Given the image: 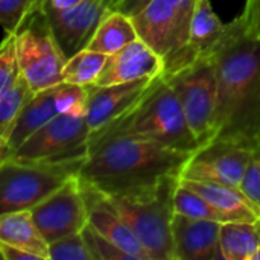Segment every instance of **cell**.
<instances>
[{
    "mask_svg": "<svg viewBox=\"0 0 260 260\" xmlns=\"http://www.w3.org/2000/svg\"><path fill=\"white\" fill-rule=\"evenodd\" d=\"M0 253L5 260H41L37 254L6 242H0Z\"/></svg>",
    "mask_w": 260,
    "mask_h": 260,
    "instance_id": "obj_34",
    "label": "cell"
},
{
    "mask_svg": "<svg viewBox=\"0 0 260 260\" xmlns=\"http://www.w3.org/2000/svg\"><path fill=\"white\" fill-rule=\"evenodd\" d=\"M157 76L107 87H99L94 84L87 85L85 119L90 131L94 133L101 129L136 107L148 93Z\"/></svg>",
    "mask_w": 260,
    "mask_h": 260,
    "instance_id": "obj_13",
    "label": "cell"
},
{
    "mask_svg": "<svg viewBox=\"0 0 260 260\" xmlns=\"http://www.w3.org/2000/svg\"><path fill=\"white\" fill-rule=\"evenodd\" d=\"M0 242H6L49 260V244L38 230L32 210L0 213Z\"/></svg>",
    "mask_w": 260,
    "mask_h": 260,
    "instance_id": "obj_20",
    "label": "cell"
},
{
    "mask_svg": "<svg viewBox=\"0 0 260 260\" xmlns=\"http://www.w3.org/2000/svg\"><path fill=\"white\" fill-rule=\"evenodd\" d=\"M248 26V30L260 38V0H247L245 11L241 14Z\"/></svg>",
    "mask_w": 260,
    "mask_h": 260,
    "instance_id": "obj_33",
    "label": "cell"
},
{
    "mask_svg": "<svg viewBox=\"0 0 260 260\" xmlns=\"http://www.w3.org/2000/svg\"><path fill=\"white\" fill-rule=\"evenodd\" d=\"M55 104L59 114L85 113L87 87H81L69 82H61L55 85Z\"/></svg>",
    "mask_w": 260,
    "mask_h": 260,
    "instance_id": "obj_29",
    "label": "cell"
},
{
    "mask_svg": "<svg viewBox=\"0 0 260 260\" xmlns=\"http://www.w3.org/2000/svg\"><path fill=\"white\" fill-rule=\"evenodd\" d=\"M21 76L15 34H5L0 46V94L8 91Z\"/></svg>",
    "mask_w": 260,
    "mask_h": 260,
    "instance_id": "obj_27",
    "label": "cell"
},
{
    "mask_svg": "<svg viewBox=\"0 0 260 260\" xmlns=\"http://www.w3.org/2000/svg\"><path fill=\"white\" fill-rule=\"evenodd\" d=\"M35 94L27 79L21 73L17 82L3 94H0V145L6 142L11 126L17 120L26 102Z\"/></svg>",
    "mask_w": 260,
    "mask_h": 260,
    "instance_id": "obj_24",
    "label": "cell"
},
{
    "mask_svg": "<svg viewBox=\"0 0 260 260\" xmlns=\"http://www.w3.org/2000/svg\"><path fill=\"white\" fill-rule=\"evenodd\" d=\"M84 239L93 254L94 260H137L131 254L120 250L117 245H114L111 241L104 238L101 233H98L91 225H85L82 230Z\"/></svg>",
    "mask_w": 260,
    "mask_h": 260,
    "instance_id": "obj_30",
    "label": "cell"
},
{
    "mask_svg": "<svg viewBox=\"0 0 260 260\" xmlns=\"http://www.w3.org/2000/svg\"><path fill=\"white\" fill-rule=\"evenodd\" d=\"M15 41L21 73L35 93L62 82L67 58L56 43L43 9L35 12L15 34Z\"/></svg>",
    "mask_w": 260,
    "mask_h": 260,
    "instance_id": "obj_8",
    "label": "cell"
},
{
    "mask_svg": "<svg viewBox=\"0 0 260 260\" xmlns=\"http://www.w3.org/2000/svg\"><path fill=\"white\" fill-rule=\"evenodd\" d=\"M110 134L134 136L175 151L195 152L201 148L189 126L174 88L165 79L163 73L154 79L151 88L136 107L111 123L91 133L90 137Z\"/></svg>",
    "mask_w": 260,
    "mask_h": 260,
    "instance_id": "obj_3",
    "label": "cell"
},
{
    "mask_svg": "<svg viewBox=\"0 0 260 260\" xmlns=\"http://www.w3.org/2000/svg\"><path fill=\"white\" fill-rule=\"evenodd\" d=\"M221 227L222 222L197 219L175 212L172 219L175 260L221 259Z\"/></svg>",
    "mask_w": 260,
    "mask_h": 260,
    "instance_id": "obj_16",
    "label": "cell"
},
{
    "mask_svg": "<svg viewBox=\"0 0 260 260\" xmlns=\"http://www.w3.org/2000/svg\"><path fill=\"white\" fill-rule=\"evenodd\" d=\"M49 260H94L82 232L66 236L49 245Z\"/></svg>",
    "mask_w": 260,
    "mask_h": 260,
    "instance_id": "obj_28",
    "label": "cell"
},
{
    "mask_svg": "<svg viewBox=\"0 0 260 260\" xmlns=\"http://www.w3.org/2000/svg\"><path fill=\"white\" fill-rule=\"evenodd\" d=\"M193 152L126 134L90 137L88 155L78 175L81 184L101 193L125 195L180 177Z\"/></svg>",
    "mask_w": 260,
    "mask_h": 260,
    "instance_id": "obj_2",
    "label": "cell"
},
{
    "mask_svg": "<svg viewBox=\"0 0 260 260\" xmlns=\"http://www.w3.org/2000/svg\"><path fill=\"white\" fill-rule=\"evenodd\" d=\"M136 40H139V34L133 18L113 9L99 24L87 49L111 55Z\"/></svg>",
    "mask_w": 260,
    "mask_h": 260,
    "instance_id": "obj_21",
    "label": "cell"
},
{
    "mask_svg": "<svg viewBox=\"0 0 260 260\" xmlns=\"http://www.w3.org/2000/svg\"><path fill=\"white\" fill-rule=\"evenodd\" d=\"M260 247V221L224 222L219 250L222 260H253Z\"/></svg>",
    "mask_w": 260,
    "mask_h": 260,
    "instance_id": "obj_22",
    "label": "cell"
},
{
    "mask_svg": "<svg viewBox=\"0 0 260 260\" xmlns=\"http://www.w3.org/2000/svg\"><path fill=\"white\" fill-rule=\"evenodd\" d=\"M84 161H0V213L34 209L78 177Z\"/></svg>",
    "mask_w": 260,
    "mask_h": 260,
    "instance_id": "obj_5",
    "label": "cell"
},
{
    "mask_svg": "<svg viewBox=\"0 0 260 260\" xmlns=\"http://www.w3.org/2000/svg\"><path fill=\"white\" fill-rule=\"evenodd\" d=\"M180 177H168L154 187L107 197L133 229L151 260H175L172 219Z\"/></svg>",
    "mask_w": 260,
    "mask_h": 260,
    "instance_id": "obj_4",
    "label": "cell"
},
{
    "mask_svg": "<svg viewBox=\"0 0 260 260\" xmlns=\"http://www.w3.org/2000/svg\"><path fill=\"white\" fill-rule=\"evenodd\" d=\"M108 55L84 49L69 58L62 69V82L87 87L94 84L102 73Z\"/></svg>",
    "mask_w": 260,
    "mask_h": 260,
    "instance_id": "obj_23",
    "label": "cell"
},
{
    "mask_svg": "<svg viewBox=\"0 0 260 260\" xmlns=\"http://www.w3.org/2000/svg\"><path fill=\"white\" fill-rule=\"evenodd\" d=\"M227 24L219 20L210 0H200L192 17L187 46L165 66L163 73H172L193 62L200 56L210 55L225 32Z\"/></svg>",
    "mask_w": 260,
    "mask_h": 260,
    "instance_id": "obj_17",
    "label": "cell"
},
{
    "mask_svg": "<svg viewBox=\"0 0 260 260\" xmlns=\"http://www.w3.org/2000/svg\"><path fill=\"white\" fill-rule=\"evenodd\" d=\"M90 134L85 113L58 114L6 160L30 163L85 160L88 155Z\"/></svg>",
    "mask_w": 260,
    "mask_h": 260,
    "instance_id": "obj_7",
    "label": "cell"
},
{
    "mask_svg": "<svg viewBox=\"0 0 260 260\" xmlns=\"http://www.w3.org/2000/svg\"><path fill=\"white\" fill-rule=\"evenodd\" d=\"M81 187L87 204L88 225H91L98 233H101L104 238H107L120 250L131 254L137 260H151L137 235L116 212L108 198L99 190L91 189L88 186L81 184Z\"/></svg>",
    "mask_w": 260,
    "mask_h": 260,
    "instance_id": "obj_14",
    "label": "cell"
},
{
    "mask_svg": "<svg viewBox=\"0 0 260 260\" xmlns=\"http://www.w3.org/2000/svg\"><path fill=\"white\" fill-rule=\"evenodd\" d=\"M180 183L201 193L210 204H213L229 222H256L260 221V210L253 201L239 189L216 181H200V180H183Z\"/></svg>",
    "mask_w": 260,
    "mask_h": 260,
    "instance_id": "obj_19",
    "label": "cell"
},
{
    "mask_svg": "<svg viewBox=\"0 0 260 260\" xmlns=\"http://www.w3.org/2000/svg\"><path fill=\"white\" fill-rule=\"evenodd\" d=\"M59 113L55 104V87L37 91L23 107L11 126L8 139L0 145V161L9 158L29 137L49 123Z\"/></svg>",
    "mask_w": 260,
    "mask_h": 260,
    "instance_id": "obj_18",
    "label": "cell"
},
{
    "mask_svg": "<svg viewBox=\"0 0 260 260\" xmlns=\"http://www.w3.org/2000/svg\"><path fill=\"white\" fill-rule=\"evenodd\" d=\"M82 0H47V3L56 9H67V8H72L78 3H81Z\"/></svg>",
    "mask_w": 260,
    "mask_h": 260,
    "instance_id": "obj_36",
    "label": "cell"
},
{
    "mask_svg": "<svg viewBox=\"0 0 260 260\" xmlns=\"http://www.w3.org/2000/svg\"><path fill=\"white\" fill-rule=\"evenodd\" d=\"M169 2L175 8V12H177L178 21H180V27H181L183 37L186 38V41H189V32H190L192 17L195 14L197 5H198L200 0H169Z\"/></svg>",
    "mask_w": 260,
    "mask_h": 260,
    "instance_id": "obj_32",
    "label": "cell"
},
{
    "mask_svg": "<svg viewBox=\"0 0 260 260\" xmlns=\"http://www.w3.org/2000/svg\"><path fill=\"white\" fill-rule=\"evenodd\" d=\"M175 212L197 219H210L222 224L229 222V219L201 193L184 186L183 183H180L175 190Z\"/></svg>",
    "mask_w": 260,
    "mask_h": 260,
    "instance_id": "obj_25",
    "label": "cell"
},
{
    "mask_svg": "<svg viewBox=\"0 0 260 260\" xmlns=\"http://www.w3.org/2000/svg\"><path fill=\"white\" fill-rule=\"evenodd\" d=\"M32 210L34 221L50 245L66 236L81 233L88 224V212L79 178L75 177Z\"/></svg>",
    "mask_w": 260,
    "mask_h": 260,
    "instance_id": "obj_9",
    "label": "cell"
},
{
    "mask_svg": "<svg viewBox=\"0 0 260 260\" xmlns=\"http://www.w3.org/2000/svg\"><path fill=\"white\" fill-rule=\"evenodd\" d=\"M110 2H111V5H113V8L116 9V8H117V5H119V3H120L122 0H110Z\"/></svg>",
    "mask_w": 260,
    "mask_h": 260,
    "instance_id": "obj_37",
    "label": "cell"
},
{
    "mask_svg": "<svg viewBox=\"0 0 260 260\" xmlns=\"http://www.w3.org/2000/svg\"><path fill=\"white\" fill-rule=\"evenodd\" d=\"M133 21L139 38L163 58L165 66L187 44L175 8L169 0H152L140 14L133 17Z\"/></svg>",
    "mask_w": 260,
    "mask_h": 260,
    "instance_id": "obj_12",
    "label": "cell"
},
{
    "mask_svg": "<svg viewBox=\"0 0 260 260\" xmlns=\"http://www.w3.org/2000/svg\"><path fill=\"white\" fill-rule=\"evenodd\" d=\"M113 9L110 0H82L67 9H56L46 2L43 8L52 34L67 59L88 47L99 24Z\"/></svg>",
    "mask_w": 260,
    "mask_h": 260,
    "instance_id": "obj_10",
    "label": "cell"
},
{
    "mask_svg": "<svg viewBox=\"0 0 260 260\" xmlns=\"http://www.w3.org/2000/svg\"><path fill=\"white\" fill-rule=\"evenodd\" d=\"M47 0H0V23L5 34H17L24 23L44 8Z\"/></svg>",
    "mask_w": 260,
    "mask_h": 260,
    "instance_id": "obj_26",
    "label": "cell"
},
{
    "mask_svg": "<svg viewBox=\"0 0 260 260\" xmlns=\"http://www.w3.org/2000/svg\"><path fill=\"white\" fill-rule=\"evenodd\" d=\"M163 72V58L139 38L116 53L108 55L105 67L96 79L94 85L107 87L131 82L142 78H154Z\"/></svg>",
    "mask_w": 260,
    "mask_h": 260,
    "instance_id": "obj_15",
    "label": "cell"
},
{
    "mask_svg": "<svg viewBox=\"0 0 260 260\" xmlns=\"http://www.w3.org/2000/svg\"><path fill=\"white\" fill-rule=\"evenodd\" d=\"M218 76L216 136L248 148L260 146V38L242 15L227 24L212 50Z\"/></svg>",
    "mask_w": 260,
    "mask_h": 260,
    "instance_id": "obj_1",
    "label": "cell"
},
{
    "mask_svg": "<svg viewBox=\"0 0 260 260\" xmlns=\"http://www.w3.org/2000/svg\"><path fill=\"white\" fill-rule=\"evenodd\" d=\"M251 154L253 148L229 140H212L193 152L181 178L216 181L241 189Z\"/></svg>",
    "mask_w": 260,
    "mask_h": 260,
    "instance_id": "obj_11",
    "label": "cell"
},
{
    "mask_svg": "<svg viewBox=\"0 0 260 260\" xmlns=\"http://www.w3.org/2000/svg\"><path fill=\"white\" fill-rule=\"evenodd\" d=\"M253 260H260V247L257 248V251H256V254H254V257Z\"/></svg>",
    "mask_w": 260,
    "mask_h": 260,
    "instance_id": "obj_38",
    "label": "cell"
},
{
    "mask_svg": "<svg viewBox=\"0 0 260 260\" xmlns=\"http://www.w3.org/2000/svg\"><path fill=\"white\" fill-rule=\"evenodd\" d=\"M241 190L260 210V146L253 149L248 168L241 184Z\"/></svg>",
    "mask_w": 260,
    "mask_h": 260,
    "instance_id": "obj_31",
    "label": "cell"
},
{
    "mask_svg": "<svg viewBox=\"0 0 260 260\" xmlns=\"http://www.w3.org/2000/svg\"><path fill=\"white\" fill-rule=\"evenodd\" d=\"M163 76L174 88L198 143L203 146L212 142L218 108V76L212 53Z\"/></svg>",
    "mask_w": 260,
    "mask_h": 260,
    "instance_id": "obj_6",
    "label": "cell"
},
{
    "mask_svg": "<svg viewBox=\"0 0 260 260\" xmlns=\"http://www.w3.org/2000/svg\"><path fill=\"white\" fill-rule=\"evenodd\" d=\"M152 0H122L119 5H117V8H116V11H120V12H123L125 15H128V17H136L137 14H140L149 3H151Z\"/></svg>",
    "mask_w": 260,
    "mask_h": 260,
    "instance_id": "obj_35",
    "label": "cell"
}]
</instances>
